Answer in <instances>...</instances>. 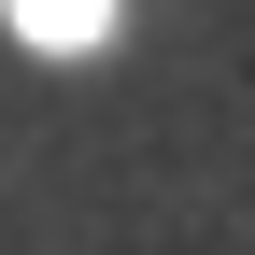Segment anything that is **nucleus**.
Here are the masks:
<instances>
[{
    "label": "nucleus",
    "mask_w": 255,
    "mask_h": 255,
    "mask_svg": "<svg viewBox=\"0 0 255 255\" xmlns=\"http://www.w3.org/2000/svg\"><path fill=\"white\" fill-rule=\"evenodd\" d=\"M0 14H14V28H28L43 57H85V43L114 28V0H0Z\"/></svg>",
    "instance_id": "obj_1"
}]
</instances>
